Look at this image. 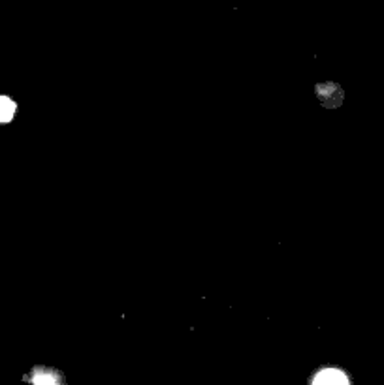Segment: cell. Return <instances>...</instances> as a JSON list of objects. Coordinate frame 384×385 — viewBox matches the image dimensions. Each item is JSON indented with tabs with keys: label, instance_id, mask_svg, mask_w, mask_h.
I'll use <instances>...</instances> for the list:
<instances>
[{
	"label": "cell",
	"instance_id": "6da1fadb",
	"mask_svg": "<svg viewBox=\"0 0 384 385\" xmlns=\"http://www.w3.org/2000/svg\"><path fill=\"white\" fill-rule=\"evenodd\" d=\"M311 384L313 385H349L350 378L344 370L333 369V367H326V369L318 370L315 376H311Z\"/></svg>",
	"mask_w": 384,
	"mask_h": 385
},
{
	"label": "cell",
	"instance_id": "7a4b0ae2",
	"mask_svg": "<svg viewBox=\"0 0 384 385\" xmlns=\"http://www.w3.org/2000/svg\"><path fill=\"white\" fill-rule=\"evenodd\" d=\"M27 381L34 385H59L62 384V376L59 374V370L47 369V367H36L32 372L25 378Z\"/></svg>",
	"mask_w": 384,
	"mask_h": 385
},
{
	"label": "cell",
	"instance_id": "3957f363",
	"mask_svg": "<svg viewBox=\"0 0 384 385\" xmlns=\"http://www.w3.org/2000/svg\"><path fill=\"white\" fill-rule=\"evenodd\" d=\"M17 104L10 96L0 94V124H8L16 118Z\"/></svg>",
	"mask_w": 384,
	"mask_h": 385
},
{
	"label": "cell",
	"instance_id": "277c9868",
	"mask_svg": "<svg viewBox=\"0 0 384 385\" xmlns=\"http://www.w3.org/2000/svg\"><path fill=\"white\" fill-rule=\"evenodd\" d=\"M316 94H318V98L322 100V104L326 106L328 98L332 100V98H335V100L341 104V100H343V90L339 89L335 83H322L316 87Z\"/></svg>",
	"mask_w": 384,
	"mask_h": 385
}]
</instances>
